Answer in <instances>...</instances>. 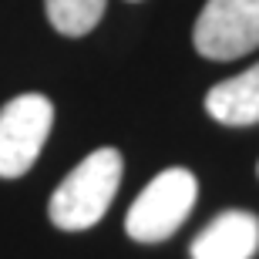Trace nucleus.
<instances>
[{
  "label": "nucleus",
  "instance_id": "4",
  "mask_svg": "<svg viewBox=\"0 0 259 259\" xmlns=\"http://www.w3.org/2000/svg\"><path fill=\"white\" fill-rule=\"evenodd\" d=\"M192 44L209 61H236L259 48V0H205Z\"/></svg>",
  "mask_w": 259,
  "mask_h": 259
},
{
  "label": "nucleus",
  "instance_id": "5",
  "mask_svg": "<svg viewBox=\"0 0 259 259\" xmlns=\"http://www.w3.org/2000/svg\"><path fill=\"white\" fill-rule=\"evenodd\" d=\"M259 249V219L246 209H226L192 239V259H252Z\"/></svg>",
  "mask_w": 259,
  "mask_h": 259
},
{
  "label": "nucleus",
  "instance_id": "2",
  "mask_svg": "<svg viewBox=\"0 0 259 259\" xmlns=\"http://www.w3.org/2000/svg\"><path fill=\"white\" fill-rule=\"evenodd\" d=\"M199 199V182L189 168H165L145 185L125 215V232L135 242H165L182 229Z\"/></svg>",
  "mask_w": 259,
  "mask_h": 259
},
{
  "label": "nucleus",
  "instance_id": "6",
  "mask_svg": "<svg viewBox=\"0 0 259 259\" xmlns=\"http://www.w3.org/2000/svg\"><path fill=\"white\" fill-rule=\"evenodd\" d=\"M205 111L212 115V121L229 128L259 125V64L212 84L205 95Z\"/></svg>",
  "mask_w": 259,
  "mask_h": 259
},
{
  "label": "nucleus",
  "instance_id": "7",
  "mask_svg": "<svg viewBox=\"0 0 259 259\" xmlns=\"http://www.w3.org/2000/svg\"><path fill=\"white\" fill-rule=\"evenodd\" d=\"M51 27L64 37H84L98 27L108 0H44Z\"/></svg>",
  "mask_w": 259,
  "mask_h": 259
},
{
  "label": "nucleus",
  "instance_id": "3",
  "mask_svg": "<svg viewBox=\"0 0 259 259\" xmlns=\"http://www.w3.org/2000/svg\"><path fill=\"white\" fill-rule=\"evenodd\" d=\"M54 128L51 98L27 91L0 108V179H20L37 162L40 148Z\"/></svg>",
  "mask_w": 259,
  "mask_h": 259
},
{
  "label": "nucleus",
  "instance_id": "8",
  "mask_svg": "<svg viewBox=\"0 0 259 259\" xmlns=\"http://www.w3.org/2000/svg\"><path fill=\"white\" fill-rule=\"evenodd\" d=\"M256 172H259V165H256Z\"/></svg>",
  "mask_w": 259,
  "mask_h": 259
},
{
  "label": "nucleus",
  "instance_id": "1",
  "mask_svg": "<svg viewBox=\"0 0 259 259\" xmlns=\"http://www.w3.org/2000/svg\"><path fill=\"white\" fill-rule=\"evenodd\" d=\"M121 175H125L121 152L111 148V145L95 148L51 192L48 219L64 232H84L91 226H98L105 219V212L111 209V202H115Z\"/></svg>",
  "mask_w": 259,
  "mask_h": 259
}]
</instances>
